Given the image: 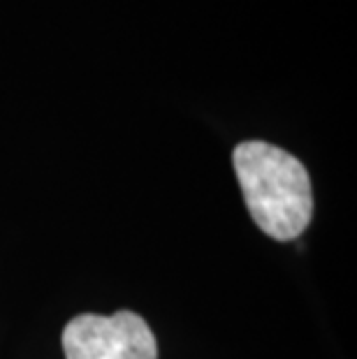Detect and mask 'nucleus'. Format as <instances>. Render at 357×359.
<instances>
[{
    "mask_svg": "<svg viewBox=\"0 0 357 359\" xmlns=\"http://www.w3.org/2000/svg\"><path fill=\"white\" fill-rule=\"evenodd\" d=\"M250 218L276 241H292L314 216L307 167L267 142H244L232 154Z\"/></svg>",
    "mask_w": 357,
    "mask_h": 359,
    "instance_id": "f257e3e1",
    "label": "nucleus"
},
{
    "mask_svg": "<svg viewBox=\"0 0 357 359\" xmlns=\"http://www.w3.org/2000/svg\"><path fill=\"white\" fill-rule=\"evenodd\" d=\"M65 359H158L156 336L137 313L79 316L63 330Z\"/></svg>",
    "mask_w": 357,
    "mask_h": 359,
    "instance_id": "f03ea898",
    "label": "nucleus"
}]
</instances>
